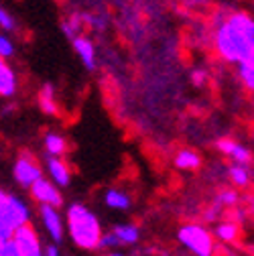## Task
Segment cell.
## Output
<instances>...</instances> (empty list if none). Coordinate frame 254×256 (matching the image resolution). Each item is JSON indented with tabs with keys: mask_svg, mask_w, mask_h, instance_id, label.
Returning <instances> with one entry per match:
<instances>
[{
	"mask_svg": "<svg viewBox=\"0 0 254 256\" xmlns=\"http://www.w3.org/2000/svg\"><path fill=\"white\" fill-rule=\"evenodd\" d=\"M218 148H220L222 154H226L228 158H232V161L238 163V165H248L252 161V152L246 146H242L240 142L232 140V138H220Z\"/></svg>",
	"mask_w": 254,
	"mask_h": 256,
	"instance_id": "9c48e42d",
	"label": "cell"
},
{
	"mask_svg": "<svg viewBox=\"0 0 254 256\" xmlns=\"http://www.w3.org/2000/svg\"><path fill=\"white\" fill-rule=\"evenodd\" d=\"M12 175H14V179H16L18 185H22V187L28 189L37 179L43 177V171H41V165L35 161V156L24 150V152L18 154V158L14 161Z\"/></svg>",
	"mask_w": 254,
	"mask_h": 256,
	"instance_id": "5b68a950",
	"label": "cell"
},
{
	"mask_svg": "<svg viewBox=\"0 0 254 256\" xmlns=\"http://www.w3.org/2000/svg\"><path fill=\"white\" fill-rule=\"evenodd\" d=\"M236 202H238V194L232 189H222L216 198V204L222 208H232V206H236Z\"/></svg>",
	"mask_w": 254,
	"mask_h": 256,
	"instance_id": "44dd1931",
	"label": "cell"
},
{
	"mask_svg": "<svg viewBox=\"0 0 254 256\" xmlns=\"http://www.w3.org/2000/svg\"><path fill=\"white\" fill-rule=\"evenodd\" d=\"M185 2H189V4H194V6H200V4H206L208 0H185Z\"/></svg>",
	"mask_w": 254,
	"mask_h": 256,
	"instance_id": "83f0119b",
	"label": "cell"
},
{
	"mask_svg": "<svg viewBox=\"0 0 254 256\" xmlns=\"http://www.w3.org/2000/svg\"><path fill=\"white\" fill-rule=\"evenodd\" d=\"M68 228L72 242L82 250H98L102 238L100 220L94 216L86 206L74 204L68 210Z\"/></svg>",
	"mask_w": 254,
	"mask_h": 256,
	"instance_id": "6da1fadb",
	"label": "cell"
},
{
	"mask_svg": "<svg viewBox=\"0 0 254 256\" xmlns=\"http://www.w3.org/2000/svg\"><path fill=\"white\" fill-rule=\"evenodd\" d=\"M202 165V156L192 148H181L175 154V167L181 171H196Z\"/></svg>",
	"mask_w": 254,
	"mask_h": 256,
	"instance_id": "5bb4252c",
	"label": "cell"
},
{
	"mask_svg": "<svg viewBox=\"0 0 254 256\" xmlns=\"http://www.w3.org/2000/svg\"><path fill=\"white\" fill-rule=\"evenodd\" d=\"M47 171L53 179V183L57 187H68L70 181H72V171L68 167L66 161H61L59 156H49L47 158Z\"/></svg>",
	"mask_w": 254,
	"mask_h": 256,
	"instance_id": "30bf717a",
	"label": "cell"
},
{
	"mask_svg": "<svg viewBox=\"0 0 254 256\" xmlns=\"http://www.w3.org/2000/svg\"><path fill=\"white\" fill-rule=\"evenodd\" d=\"M39 108L47 116H57L59 114V108H57V102H55V90H53L51 84H45L39 92Z\"/></svg>",
	"mask_w": 254,
	"mask_h": 256,
	"instance_id": "e0dca14e",
	"label": "cell"
},
{
	"mask_svg": "<svg viewBox=\"0 0 254 256\" xmlns=\"http://www.w3.org/2000/svg\"><path fill=\"white\" fill-rule=\"evenodd\" d=\"M72 43H74V49L80 55L82 63L86 66V70H90V72L96 70V47H94V43L88 37H74Z\"/></svg>",
	"mask_w": 254,
	"mask_h": 256,
	"instance_id": "8fae6325",
	"label": "cell"
},
{
	"mask_svg": "<svg viewBox=\"0 0 254 256\" xmlns=\"http://www.w3.org/2000/svg\"><path fill=\"white\" fill-rule=\"evenodd\" d=\"M112 232L116 234L120 244H136L138 236H140V232L134 224H120V226H116Z\"/></svg>",
	"mask_w": 254,
	"mask_h": 256,
	"instance_id": "d6986e66",
	"label": "cell"
},
{
	"mask_svg": "<svg viewBox=\"0 0 254 256\" xmlns=\"http://www.w3.org/2000/svg\"><path fill=\"white\" fill-rule=\"evenodd\" d=\"M118 244H120V242H118L116 234H114V232H108V234H102L98 248H114V246H118Z\"/></svg>",
	"mask_w": 254,
	"mask_h": 256,
	"instance_id": "d4e9b609",
	"label": "cell"
},
{
	"mask_svg": "<svg viewBox=\"0 0 254 256\" xmlns=\"http://www.w3.org/2000/svg\"><path fill=\"white\" fill-rule=\"evenodd\" d=\"M12 240L18 248V254L20 256H45V250L41 246V240H39V234L37 230L30 226V224H24L20 226L14 234H12Z\"/></svg>",
	"mask_w": 254,
	"mask_h": 256,
	"instance_id": "8992f818",
	"label": "cell"
},
{
	"mask_svg": "<svg viewBox=\"0 0 254 256\" xmlns=\"http://www.w3.org/2000/svg\"><path fill=\"white\" fill-rule=\"evenodd\" d=\"M104 202H106V206H108V208H112V210H120V212L128 210V208H130V204H132L130 196H128V194H124L122 189H116V187H112V189H108V191H106Z\"/></svg>",
	"mask_w": 254,
	"mask_h": 256,
	"instance_id": "9a60e30c",
	"label": "cell"
},
{
	"mask_svg": "<svg viewBox=\"0 0 254 256\" xmlns=\"http://www.w3.org/2000/svg\"><path fill=\"white\" fill-rule=\"evenodd\" d=\"M194 86H204L206 84V74L204 72H194Z\"/></svg>",
	"mask_w": 254,
	"mask_h": 256,
	"instance_id": "484cf974",
	"label": "cell"
},
{
	"mask_svg": "<svg viewBox=\"0 0 254 256\" xmlns=\"http://www.w3.org/2000/svg\"><path fill=\"white\" fill-rule=\"evenodd\" d=\"M39 216H41V222H43L47 234L51 236V240L55 244H59L63 240V234H66V228H63V220H61L57 208H53V206H41L39 208Z\"/></svg>",
	"mask_w": 254,
	"mask_h": 256,
	"instance_id": "ba28073f",
	"label": "cell"
},
{
	"mask_svg": "<svg viewBox=\"0 0 254 256\" xmlns=\"http://www.w3.org/2000/svg\"><path fill=\"white\" fill-rule=\"evenodd\" d=\"M252 43H254L252 37H248V35L240 33V30H236L226 20H222L218 24V28H216V51H218V55L222 59L228 61V63L242 61L248 55Z\"/></svg>",
	"mask_w": 254,
	"mask_h": 256,
	"instance_id": "7a4b0ae2",
	"label": "cell"
},
{
	"mask_svg": "<svg viewBox=\"0 0 254 256\" xmlns=\"http://www.w3.org/2000/svg\"><path fill=\"white\" fill-rule=\"evenodd\" d=\"M0 256H20L14 240H6L4 244H0Z\"/></svg>",
	"mask_w": 254,
	"mask_h": 256,
	"instance_id": "cb8c5ba5",
	"label": "cell"
},
{
	"mask_svg": "<svg viewBox=\"0 0 254 256\" xmlns=\"http://www.w3.org/2000/svg\"><path fill=\"white\" fill-rule=\"evenodd\" d=\"M177 240L194 256H214L216 242L212 232L202 224H185L177 232Z\"/></svg>",
	"mask_w": 254,
	"mask_h": 256,
	"instance_id": "277c9868",
	"label": "cell"
},
{
	"mask_svg": "<svg viewBox=\"0 0 254 256\" xmlns=\"http://www.w3.org/2000/svg\"><path fill=\"white\" fill-rule=\"evenodd\" d=\"M0 28H4V33H14L16 30V20L2 6H0Z\"/></svg>",
	"mask_w": 254,
	"mask_h": 256,
	"instance_id": "7402d4cb",
	"label": "cell"
},
{
	"mask_svg": "<svg viewBox=\"0 0 254 256\" xmlns=\"http://www.w3.org/2000/svg\"><path fill=\"white\" fill-rule=\"evenodd\" d=\"M108 256H124V254H122V252H110Z\"/></svg>",
	"mask_w": 254,
	"mask_h": 256,
	"instance_id": "f1b7e54d",
	"label": "cell"
},
{
	"mask_svg": "<svg viewBox=\"0 0 254 256\" xmlns=\"http://www.w3.org/2000/svg\"><path fill=\"white\" fill-rule=\"evenodd\" d=\"M45 256H59V250H57V246H47L45 248Z\"/></svg>",
	"mask_w": 254,
	"mask_h": 256,
	"instance_id": "4316f807",
	"label": "cell"
},
{
	"mask_svg": "<svg viewBox=\"0 0 254 256\" xmlns=\"http://www.w3.org/2000/svg\"><path fill=\"white\" fill-rule=\"evenodd\" d=\"M30 189V196L33 200L41 206H53V208H61L63 206V196L61 191L57 189V185L49 179H37L33 185L28 187Z\"/></svg>",
	"mask_w": 254,
	"mask_h": 256,
	"instance_id": "52a82bcc",
	"label": "cell"
},
{
	"mask_svg": "<svg viewBox=\"0 0 254 256\" xmlns=\"http://www.w3.org/2000/svg\"><path fill=\"white\" fill-rule=\"evenodd\" d=\"M14 94H16V76L8 63L4 59H0V96L10 98Z\"/></svg>",
	"mask_w": 254,
	"mask_h": 256,
	"instance_id": "7c38bea8",
	"label": "cell"
},
{
	"mask_svg": "<svg viewBox=\"0 0 254 256\" xmlns=\"http://www.w3.org/2000/svg\"><path fill=\"white\" fill-rule=\"evenodd\" d=\"M14 57V45L6 35H0V59Z\"/></svg>",
	"mask_w": 254,
	"mask_h": 256,
	"instance_id": "603a6c76",
	"label": "cell"
},
{
	"mask_svg": "<svg viewBox=\"0 0 254 256\" xmlns=\"http://www.w3.org/2000/svg\"><path fill=\"white\" fill-rule=\"evenodd\" d=\"M236 66H238V76H240V82L244 84V88L254 92V43H252L248 55L242 61H238Z\"/></svg>",
	"mask_w": 254,
	"mask_h": 256,
	"instance_id": "4fadbf2b",
	"label": "cell"
},
{
	"mask_svg": "<svg viewBox=\"0 0 254 256\" xmlns=\"http://www.w3.org/2000/svg\"><path fill=\"white\" fill-rule=\"evenodd\" d=\"M228 177H230V181H232L236 187H246V185L250 183V173H248L246 165L234 163V165L228 169Z\"/></svg>",
	"mask_w": 254,
	"mask_h": 256,
	"instance_id": "ffe728a7",
	"label": "cell"
},
{
	"mask_svg": "<svg viewBox=\"0 0 254 256\" xmlns=\"http://www.w3.org/2000/svg\"><path fill=\"white\" fill-rule=\"evenodd\" d=\"M45 150H47L49 156H63L68 152V140L63 138L61 134L49 132L45 136Z\"/></svg>",
	"mask_w": 254,
	"mask_h": 256,
	"instance_id": "ac0fdd59",
	"label": "cell"
},
{
	"mask_svg": "<svg viewBox=\"0 0 254 256\" xmlns=\"http://www.w3.org/2000/svg\"><path fill=\"white\" fill-rule=\"evenodd\" d=\"M28 222H30L28 206L20 198L0 189V244L12 240V234Z\"/></svg>",
	"mask_w": 254,
	"mask_h": 256,
	"instance_id": "3957f363",
	"label": "cell"
},
{
	"mask_svg": "<svg viewBox=\"0 0 254 256\" xmlns=\"http://www.w3.org/2000/svg\"><path fill=\"white\" fill-rule=\"evenodd\" d=\"M216 236L220 242H224V244H234L240 236V226H238V222L234 220H228V222H222L216 226Z\"/></svg>",
	"mask_w": 254,
	"mask_h": 256,
	"instance_id": "2e32d148",
	"label": "cell"
}]
</instances>
